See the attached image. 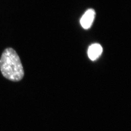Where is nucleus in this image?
Instances as JSON below:
<instances>
[{
  "instance_id": "f257e3e1",
  "label": "nucleus",
  "mask_w": 131,
  "mask_h": 131,
  "mask_svg": "<svg viewBox=\"0 0 131 131\" xmlns=\"http://www.w3.org/2000/svg\"><path fill=\"white\" fill-rule=\"evenodd\" d=\"M0 70L3 76L12 82H19L24 75V67L17 52L11 47L3 52L0 58Z\"/></svg>"
},
{
  "instance_id": "7ed1b4c3",
  "label": "nucleus",
  "mask_w": 131,
  "mask_h": 131,
  "mask_svg": "<svg viewBox=\"0 0 131 131\" xmlns=\"http://www.w3.org/2000/svg\"><path fill=\"white\" fill-rule=\"evenodd\" d=\"M103 48L102 46L98 43H95L89 46L88 51V54L91 60L95 61L101 56Z\"/></svg>"
},
{
  "instance_id": "f03ea898",
  "label": "nucleus",
  "mask_w": 131,
  "mask_h": 131,
  "mask_svg": "<svg viewBox=\"0 0 131 131\" xmlns=\"http://www.w3.org/2000/svg\"><path fill=\"white\" fill-rule=\"evenodd\" d=\"M96 12L93 9L88 10L80 20V24L85 29H88L92 25L95 19Z\"/></svg>"
}]
</instances>
